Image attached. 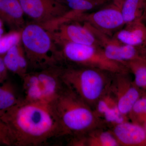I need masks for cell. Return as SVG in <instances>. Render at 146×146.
Returning <instances> with one entry per match:
<instances>
[{"label": "cell", "mask_w": 146, "mask_h": 146, "mask_svg": "<svg viewBox=\"0 0 146 146\" xmlns=\"http://www.w3.org/2000/svg\"><path fill=\"white\" fill-rule=\"evenodd\" d=\"M0 133L2 144L8 146H39L59 136L57 122L49 104L23 99L0 112Z\"/></svg>", "instance_id": "1"}, {"label": "cell", "mask_w": 146, "mask_h": 146, "mask_svg": "<svg viewBox=\"0 0 146 146\" xmlns=\"http://www.w3.org/2000/svg\"><path fill=\"white\" fill-rule=\"evenodd\" d=\"M49 104L57 122L59 136H83L101 128L104 123L90 106L65 85Z\"/></svg>", "instance_id": "2"}, {"label": "cell", "mask_w": 146, "mask_h": 146, "mask_svg": "<svg viewBox=\"0 0 146 146\" xmlns=\"http://www.w3.org/2000/svg\"><path fill=\"white\" fill-rule=\"evenodd\" d=\"M21 43L29 70L39 71L61 64L60 48L50 32L39 24L33 22L26 24L21 31Z\"/></svg>", "instance_id": "3"}, {"label": "cell", "mask_w": 146, "mask_h": 146, "mask_svg": "<svg viewBox=\"0 0 146 146\" xmlns=\"http://www.w3.org/2000/svg\"><path fill=\"white\" fill-rule=\"evenodd\" d=\"M113 74L95 68L63 66L61 77L65 86L94 109L109 90Z\"/></svg>", "instance_id": "4"}, {"label": "cell", "mask_w": 146, "mask_h": 146, "mask_svg": "<svg viewBox=\"0 0 146 146\" xmlns=\"http://www.w3.org/2000/svg\"><path fill=\"white\" fill-rule=\"evenodd\" d=\"M61 61L112 74L129 72L125 65L109 59L100 47L67 43L59 46Z\"/></svg>", "instance_id": "5"}, {"label": "cell", "mask_w": 146, "mask_h": 146, "mask_svg": "<svg viewBox=\"0 0 146 146\" xmlns=\"http://www.w3.org/2000/svg\"><path fill=\"white\" fill-rule=\"evenodd\" d=\"M25 15L51 32L57 26L69 22L70 9L58 0H19Z\"/></svg>", "instance_id": "6"}, {"label": "cell", "mask_w": 146, "mask_h": 146, "mask_svg": "<svg viewBox=\"0 0 146 146\" xmlns=\"http://www.w3.org/2000/svg\"><path fill=\"white\" fill-rule=\"evenodd\" d=\"M71 21L89 24L110 36L125 25L121 8L113 3L97 11L75 14Z\"/></svg>", "instance_id": "7"}, {"label": "cell", "mask_w": 146, "mask_h": 146, "mask_svg": "<svg viewBox=\"0 0 146 146\" xmlns=\"http://www.w3.org/2000/svg\"><path fill=\"white\" fill-rule=\"evenodd\" d=\"M93 33L100 47L109 59L125 65L129 61L146 59L145 48L125 44L91 26L82 23Z\"/></svg>", "instance_id": "8"}, {"label": "cell", "mask_w": 146, "mask_h": 146, "mask_svg": "<svg viewBox=\"0 0 146 146\" xmlns=\"http://www.w3.org/2000/svg\"><path fill=\"white\" fill-rule=\"evenodd\" d=\"M128 73L113 74L109 87L120 112L127 117L133 106L141 96L140 89L130 80Z\"/></svg>", "instance_id": "9"}, {"label": "cell", "mask_w": 146, "mask_h": 146, "mask_svg": "<svg viewBox=\"0 0 146 146\" xmlns=\"http://www.w3.org/2000/svg\"><path fill=\"white\" fill-rule=\"evenodd\" d=\"M58 47L67 43L100 46L96 37L84 24L70 21L60 24L50 32Z\"/></svg>", "instance_id": "10"}, {"label": "cell", "mask_w": 146, "mask_h": 146, "mask_svg": "<svg viewBox=\"0 0 146 146\" xmlns=\"http://www.w3.org/2000/svg\"><path fill=\"white\" fill-rule=\"evenodd\" d=\"M62 68L58 64L35 71L47 103L55 99L65 86L61 77Z\"/></svg>", "instance_id": "11"}, {"label": "cell", "mask_w": 146, "mask_h": 146, "mask_svg": "<svg viewBox=\"0 0 146 146\" xmlns=\"http://www.w3.org/2000/svg\"><path fill=\"white\" fill-rule=\"evenodd\" d=\"M112 126L111 131L120 146L146 145V131L143 126L127 121Z\"/></svg>", "instance_id": "12"}, {"label": "cell", "mask_w": 146, "mask_h": 146, "mask_svg": "<svg viewBox=\"0 0 146 146\" xmlns=\"http://www.w3.org/2000/svg\"><path fill=\"white\" fill-rule=\"evenodd\" d=\"M94 110L104 123L112 126L128 121L120 112L115 97L109 90L99 100Z\"/></svg>", "instance_id": "13"}, {"label": "cell", "mask_w": 146, "mask_h": 146, "mask_svg": "<svg viewBox=\"0 0 146 146\" xmlns=\"http://www.w3.org/2000/svg\"><path fill=\"white\" fill-rule=\"evenodd\" d=\"M125 44L146 47V24L141 19L126 24L112 36Z\"/></svg>", "instance_id": "14"}, {"label": "cell", "mask_w": 146, "mask_h": 146, "mask_svg": "<svg viewBox=\"0 0 146 146\" xmlns=\"http://www.w3.org/2000/svg\"><path fill=\"white\" fill-rule=\"evenodd\" d=\"M24 15L19 0H0V19L11 31H22L26 24Z\"/></svg>", "instance_id": "15"}, {"label": "cell", "mask_w": 146, "mask_h": 146, "mask_svg": "<svg viewBox=\"0 0 146 146\" xmlns=\"http://www.w3.org/2000/svg\"><path fill=\"white\" fill-rule=\"evenodd\" d=\"M100 128L83 136L74 137L70 145L75 146H120L111 130H103Z\"/></svg>", "instance_id": "16"}, {"label": "cell", "mask_w": 146, "mask_h": 146, "mask_svg": "<svg viewBox=\"0 0 146 146\" xmlns=\"http://www.w3.org/2000/svg\"><path fill=\"white\" fill-rule=\"evenodd\" d=\"M8 71L21 79L29 72V66L21 42L13 46L2 55Z\"/></svg>", "instance_id": "17"}, {"label": "cell", "mask_w": 146, "mask_h": 146, "mask_svg": "<svg viewBox=\"0 0 146 146\" xmlns=\"http://www.w3.org/2000/svg\"><path fill=\"white\" fill-rule=\"evenodd\" d=\"M22 79L25 93V97L23 99L25 101L47 103L35 71L28 72Z\"/></svg>", "instance_id": "18"}, {"label": "cell", "mask_w": 146, "mask_h": 146, "mask_svg": "<svg viewBox=\"0 0 146 146\" xmlns=\"http://www.w3.org/2000/svg\"><path fill=\"white\" fill-rule=\"evenodd\" d=\"M146 7V0H124L121 11L125 25L142 19Z\"/></svg>", "instance_id": "19"}, {"label": "cell", "mask_w": 146, "mask_h": 146, "mask_svg": "<svg viewBox=\"0 0 146 146\" xmlns=\"http://www.w3.org/2000/svg\"><path fill=\"white\" fill-rule=\"evenodd\" d=\"M22 100L18 96L11 82L5 81L0 84V112L12 107Z\"/></svg>", "instance_id": "20"}, {"label": "cell", "mask_w": 146, "mask_h": 146, "mask_svg": "<svg viewBox=\"0 0 146 146\" xmlns=\"http://www.w3.org/2000/svg\"><path fill=\"white\" fill-rule=\"evenodd\" d=\"M125 66L134 75V84L139 89L146 90V59L129 61Z\"/></svg>", "instance_id": "21"}, {"label": "cell", "mask_w": 146, "mask_h": 146, "mask_svg": "<svg viewBox=\"0 0 146 146\" xmlns=\"http://www.w3.org/2000/svg\"><path fill=\"white\" fill-rule=\"evenodd\" d=\"M132 122L144 127L146 123V96L139 98L128 115Z\"/></svg>", "instance_id": "22"}, {"label": "cell", "mask_w": 146, "mask_h": 146, "mask_svg": "<svg viewBox=\"0 0 146 146\" xmlns=\"http://www.w3.org/2000/svg\"><path fill=\"white\" fill-rule=\"evenodd\" d=\"M108 0H80L67 3L66 5L76 13H87L97 7L104 5Z\"/></svg>", "instance_id": "23"}, {"label": "cell", "mask_w": 146, "mask_h": 146, "mask_svg": "<svg viewBox=\"0 0 146 146\" xmlns=\"http://www.w3.org/2000/svg\"><path fill=\"white\" fill-rule=\"evenodd\" d=\"M21 42V31H11L0 37V55L5 53L11 48Z\"/></svg>", "instance_id": "24"}, {"label": "cell", "mask_w": 146, "mask_h": 146, "mask_svg": "<svg viewBox=\"0 0 146 146\" xmlns=\"http://www.w3.org/2000/svg\"><path fill=\"white\" fill-rule=\"evenodd\" d=\"M8 70L6 67L2 55H0V84L6 81Z\"/></svg>", "instance_id": "25"}, {"label": "cell", "mask_w": 146, "mask_h": 146, "mask_svg": "<svg viewBox=\"0 0 146 146\" xmlns=\"http://www.w3.org/2000/svg\"><path fill=\"white\" fill-rule=\"evenodd\" d=\"M112 1H113V2L112 3H114L115 4L118 6L121 9L123 2L124 1V0H112Z\"/></svg>", "instance_id": "26"}, {"label": "cell", "mask_w": 146, "mask_h": 146, "mask_svg": "<svg viewBox=\"0 0 146 146\" xmlns=\"http://www.w3.org/2000/svg\"><path fill=\"white\" fill-rule=\"evenodd\" d=\"M60 3H63L64 4H67L68 3L71 2L75 1H80V0H58Z\"/></svg>", "instance_id": "27"}, {"label": "cell", "mask_w": 146, "mask_h": 146, "mask_svg": "<svg viewBox=\"0 0 146 146\" xmlns=\"http://www.w3.org/2000/svg\"><path fill=\"white\" fill-rule=\"evenodd\" d=\"M3 22L0 19V37L3 36V30L2 28Z\"/></svg>", "instance_id": "28"}, {"label": "cell", "mask_w": 146, "mask_h": 146, "mask_svg": "<svg viewBox=\"0 0 146 146\" xmlns=\"http://www.w3.org/2000/svg\"><path fill=\"white\" fill-rule=\"evenodd\" d=\"M143 19L144 21H145V23H146V8L145 10V12H144Z\"/></svg>", "instance_id": "29"}, {"label": "cell", "mask_w": 146, "mask_h": 146, "mask_svg": "<svg viewBox=\"0 0 146 146\" xmlns=\"http://www.w3.org/2000/svg\"><path fill=\"white\" fill-rule=\"evenodd\" d=\"M0 143L2 144L1 138V134H0Z\"/></svg>", "instance_id": "30"}, {"label": "cell", "mask_w": 146, "mask_h": 146, "mask_svg": "<svg viewBox=\"0 0 146 146\" xmlns=\"http://www.w3.org/2000/svg\"><path fill=\"white\" fill-rule=\"evenodd\" d=\"M144 127H145V129L146 131V123L145 124V126H144Z\"/></svg>", "instance_id": "31"}, {"label": "cell", "mask_w": 146, "mask_h": 146, "mask_svg": "<svg viewBox=\"0 0 146 146\" xmlns=\"http://www.w3.org/2000/svg\"><path fill=\"white\" fill-rule=\"evenodd\" d=\"M145 51H146V47L145 48Z\"/></svg>", "instance_id": "32"}]
</instances>
